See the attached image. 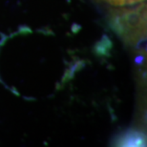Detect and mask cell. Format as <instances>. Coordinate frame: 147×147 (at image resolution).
<instances>
[{
  "instance_id": "obj_1",
  "label": "cell",
  "mask_w": 147,
  "mask_h": 147,
  "mask_svg": "<svg viewBox=\"0 0 147 147\" xmlns=\"http://www.w3.org/2000/svg\"><path fill=\"white\" fill-rule=\"evenodd\" d=\"M109 24L123 41L136 45L146 34V4L140 2L139 6L115 9L110 13Z\"/></svg>"
},
{
  "instance_id": "obj_2",
  "label": "cell",
  "mask_w": 147,
  "mask_h": 147,
  "mask_svg": "<svg viewBox=\"0 0 147 147\" xmlns=\"http://www.w3.org/2000/svg\"><path fill=\"white\" fill-rule=\"evenodd\" d=\"M113 6H117V7H121V6H132L135 4H139L140 2H143V0H102Z\"/></svg>"
}]
</instances>
